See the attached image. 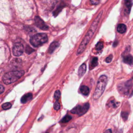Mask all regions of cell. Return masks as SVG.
Segmentation results:
<instances>
[{
  "mask_svg": "<svg viewBox=\"0 0 133 133\" xmlns=\"http://www.w3.org/2000/svg\"><path fill=\"white\" fill-rule=\"evenodd\" d=\"M102 13H103V11L102 10L98 15L97 17L95 18V19L92 23L89 30L88 31L86 34L85 35L84 38H83L82 42H81V43L77 49V55H79V54H82L85 49L87 45L90 42V39H91L92 37L93 36L94 33L96 32V30L98 27V25L99 24L100 21V19L101 18Z\"/></svg>",
  "mask_w": 133,
  "mask_h": 133,
  "instance_id": "6da1fadb",
  "label": "cell"
},
{
  "mask_svg": "<svg viewBox=\"0 0 133 133\" xmlns=\"http://www.w3.org/2000/svg\"><path fill=\"white\" fill-rule=\"evenodd\" d=\"M24 73V72L22 70L9 72L4 75L2 80L4 84L7 85L10 84L19 79L23 75Z\"/></svg>",
  "mask_w": 133,
  "mask_h": 133,
  "instance_id": "7a4b0ae2",
  "label": "cell"
},
{
  "mask_svg": "<svg viewBox=\"0 0 133 133\" xmlns=\"http://www.w3.org/2000/svg\"><path fill=\"white\" fill-rule=\"evenodd\" d=\"M107 82L108 78L105 75H103L99 77L93 96L94 99L95 100H97L101 97L105 89Z\"/></svg>",
  "mask_w": 133,
  "mask_h": 133,
  "instance_id": "3957f363",
  "label": "cell"
},
{
  "mask_svg": "<svg viewBox=\"0 0 133 133\" xmlns=\"http://www.w3.org/2000/svg\"><path fill=\"white\" fill-rule=\"evenodd\" d=\"M47 41L48 38L46 34L37 33L32 36L30 39V43L33 46L37 47L47 42Z\"/></svg>",
  "mask_w": 133,
  "mask_h": 133,
  "instance_id": "277c9868",
  "label": "cell"
},
{
  "mask_svg": "<svg viewBox=\"0 0 133 133\" xmlns=\"http://www.w3.org/2000/svg\"><path fill=\"white\" fill-rule=\"evenodd\" d=\"M89 104L88 103H86L83 105H77L71 111V113L73 114H77L79 116H81L84 114L89 109Z\"/></svg>",
  "mask_w": 133,
  "mask_h": 133,
  "instance_id": "5b68a950",
  "label": "cell"
},
{
  "mask_svg": "<svg viewBox=\"0 0 133 133\" xmlns=\"http://www.w3.org/2000/svg\"><path fill=\"white\" fill-rule=\"evenodd\" d=\"M23 51V46L21 44L16 43L14 45L12 48L13 54L16 56L21 55Z\"/></svg>",
  "mask_w": 133,
  "mask_h": 133,
  "instance_id": "8992f818",
  "label": "cell"
},
{
  "mask_svg": "<svg viewBox=\"0 0 133 133\" xmlns=\"http://www.w3.org/2000/svg\"><path fill=\"white\" fill-rule=\"evenodd\" d=\"M35 25L39 29L43 30H47L48 29V26L44 23L43 20L38 16H36L34 19Z\"/></svg>",
  "mask_w": 133,
  "mask_h": 133,
  "instance_id": "52a82bcc",
  "label": "cell"
},
{
  "mask_svg": "<svg viewBox=\"0 0 133 133\" xmlns=\"http://www.w3.org/2000/svg\"><path fill=\"white\" fill-rule=\"evenodd\" d=\"M132 5V0H125V12L128 14L130 12Z\"/></svg>",
  "mask_w": 133,
  "mask_h": 133,
  "instance_id": "ba28073f",
  "label": "cell"
},
{
  "mask_svg": "<svg viewBox=\"0 0 133 133\" xmlns=\"http://www.w3.org/2000/svg\"><path fill=\"white\" fill-rule=\"evenodd\" d=\"M32 98V93H28L23 96L21 98V102L22 103H25L28 101L31 100Z\"/></svg>",
  "mask_w": 133,
  "mask_h": 133,
  "instance_id": "9c48e42d",
  "label": "cell"
},
{
  "mask_svg": "<svg viewBox=\"0 0 133 133\" xmlns=\"http://www.w3.org/2000/svg\"><path fill=\"white\" fill-rule=\"evenodd\" d=\"M86 65L85 63H83V64H82L78 69V76L79 77H82L86 72Z\"/></svg>",
  "mask_w": 133,
  "mask_h": 133,
  "instance_id": "30bf717a",
  "label": "cell"
},
{
  "mask_svg": "<svg viewBox=\"0 0 133 133\" xmlns=\"http://www.w3.org/2000/svg\"><path fill=\"white\" fill-rule=\"evenodd\" d=\"M59 44L58 42H56V41L52 42V43L50 44V46H49V49H48V52L50 53V54L52 53V52L55 50V49H56L57 47L59 46Z\"/></svg>",
  "mask_w": 133,
  "mask_h": 133,
  "instance_id": "8fae6325",
  "label": "cell"
},
{
  "mask_svg": "<svg viewBox=\"0 0 133 133\" xmlns=\"http://www.w3.org/2000/svg\"><path fill=\"white\" fill-rule=\"evenodd\" d=\"M123 61L125 63L127 64L130 65L133 64V58L130 55H128L125 56L123 58Z\"/></svg>",
  "mask_w": 133,
  "mask_h": 133,
  "instance_id": "7c38bea8",
  "label": "cell"
},
{
  "mask_svg": "<svg viewBox=\"0 0 133 133\" xmlns=\"http://www.w3.org/2000/svg\"><path fill=\"white\" fill-rule=\"evenodd\" d=\"M80 91L83 95L87 96L88 95L89 92V89L87 86L83 85L80 88Z\"/></svg>",
  "mask_w": 133,
  "mask_h": 133,
  "instance_id": "4fadbf2b",
  "label": "cell"
},
{
  "mask_svg": "<svg viewBox=\"0 0 133 133\" xmlns=\"http://www.w3.org/2000/svg\"><path fill=\"white\" fill-rule=\"evenodd\" d=\"M117 30L120 33H124L126 31V26L124 24H120L117 26Z\"/></svg>",
  "mask_w": 133,
  "mask_h": 133,
  "instance_id": "5bb4252c",
  "label": "cell"
},
{
  "mask_svg": "<svg viewBox=\"0 0 133 133\" xmlns=\"http://www.w3.org/2000/svg\"><path fill=\"white\" fill-rule=\"evenodd\" d=\"M119 105V102L115 101L114 100H112L108 103V105L109 107H111L113 108H116Z\"/></svg>",
  "mask_w": 133,
  "mask_h": 133,
  "instance_id": "9a60e30c",
  "label": "cell"
},
{
  "mask_svg": "<svg viewBox=\"0 0 133 133\" xmlns=\"http://www.w3.org/2000/svg\"><path fill=\"white\" fill-rule=\"evenodd\" d=\"M71 119H72L71 116L69 115H65V116L61 119V123H67V122H68L69 121H70Z\"/></svg>",
  "mask_w": 133,
  "mask_h": 133,
  "instance_id": "2e32d148",
  "label": "cell"
},
{
  "mask_svg": "<svg viewBox=\"0 0 133 133\" xmlns=\"http://www.w3.org/2000/svg\"><path fill=\"white\" fill-rule=\"evenodd\" d=\"M2 107L4 110H8L11 107V104L9 102H6L3 104Z\"/></svg>",
  "mask_w": 133,
  "mask_h": 133,
  "instance_id": "e0dca14e",
  "label": "cell"
},
{
  "mask_svg": "<svg viewBox=\"0 0 133 133\" xmlns=\"http://www.w3.org/2000/svg\"><path fill=\"white\" fill-rule=\"evenodd\" d=\"M103 47V44L102 42H98L97 45H96V49L98 51L102 49Z\"/></svg>",
  "mask_w": 133,
  "mask_h": 133,
  "instance_id": "ac0fdd59",
  "label": "cell"
},
{
  "mask_svg": "<svg viewBox=\"0 0 133 133\" xmlns=\"http://www.w3.org/2000/svg\"><path fill=\"white\" fill-rule=\"evenodd\" d=\"M98 64V58L97 57H94L91 61V66L92 67H95Z\"/></svg>",
  "mask_w": 133,
  "mask_h": 133,
  "instance_id": "d6986e66",
  "label": "cell"
},
{
  "mask_svg": "<svg viewBox=\"0 0 133 133\" xmlns=\"http://www.w3.org/2000/svg\"><path fill=\"white\" fill-rule=\"evenodd\" d=\"M60 95H61V92L59 90H57L55 91V94H54V98H55V99L56 100H59V99L60 97Z\"/></svg>",
  "mask_w": 133,
  "mask_h": 133,
  "instance_id": "ffe728a7",
  "label": "cell"
},
{
  "mask_svg": "<svg viewBox=\"0 0 133 133\" xmlns=\"http://www.w3.org/2000/svg\"><path fill=\"white\" fill-rule=\"evenodd\" d=\"M63 7H64V5H60V6H59L57 8V9H56V10H55V11L54 13L55 16H57V15L59 13V12L61 11V10L62 9V8Z\"/></svg>",
  "mask_w": 133,
  "mask_h": 133,
  "instance_id": "44dd1931",
  "label": "cell"
},
{
  "mask_svg": "<svg viewBox=\"0 0 133 133\" xmlns=\"http://www.w3.org/2000/svg\"><path fill=\"white\" fill-rule=\"evenodd\" d=\"M54 108L55 110L58 111L60 109V105L59 104V103L58 101H56L54 104Z\"/></svg>",
  "mask_w": 133,
  "mask_h": 133,
  "instance_id": "7402d4cb",
  "label": "cell"
},
{
  "mask_svg": "<svg viewBox=\"0 0 133 133\" xmlns=\"http://www.w3.org/2000/svg\"><path fill=\"white\" fill-rule=\"evenodd\" d=\"M121 115H122L123 118L124 120H126V119H127V117H128V113L126 112H122V114H121Z\"/></svg>",
  "mask_w": 133,
  "mask_h": 133,
  "instance_id": "603a6c76",
  "label": "cell"
},
{
  "mask_svg": "<svg viewBox=\"0 0 133 133\" xmlns=\"http://www.w3.org/2000/svg\"><path fill=\"white\" fill-rule=\"evenodd\" d=\"M34 51V50H33V49H32L30 47H29V46H26V49H25V51H26V52L27 54H30V53L32 52V51Z\"/></svg>",
  "mask_w": 133,
  "mask_h": 133,
  "instance_id": "cb8c5ba5",
  "label": "cell"
},
{
  "mask_svg": "<svg viewBox=\"0 0 133 133\" xmlns=\"http://www.w3.org/2000/svg\"><path fill=\"white\" fill-rule=\"evenodd\" d=\"M112 58H113V56L112 55H109L105 59V61L107 63H110L111 62L112 60Z\"/></svg>",
  "mask_w": 133,
  "mask_h": 133,
  "instance_id": "d4e9b609",
  "label": "cell"
},
{
  "mask_svg": "<svg viewBox=\"0 0 133 133\" xmlns=\"http://www.w3.org/2000/svg\"><path fill=\"white\" fill-rule=\"evenodd\" d=\"M90 2L93 5H97L99 3L100 0H90Z\"/></svg>",
  "mask_w": 133,
  "mask_h": 133,
  "instance_id": "484cf974",
  "label": "cell"
},
{
  "mask_svg": "<svg viewBox=\"0 0 133 133\" xmlns=\"http://www.w3.org/2000/svg\"><path fill=\"white\" fill-rule=\"evenodd\" d=\"M4 91V87L3 85H0V95L2 94Z\"/></svg>",
  "mask_w": 133,
  "mask_h": 133,
  "instance_id": "4316f807",
  "label": "cell"
},
{
  "mask_svg": "<svg viewBox=\"0 0 133 133\" xmlns=\"http://www.w3.org/2000/svg\"><path fill=\"white\" fill-rule=\"evenodd\" d=\"M104 133H112V131H111V129H108Z\"/></svg>",
  "mask_w": 133,
  "mask_h": 133,
  "instance_id": "83f0119b",
  "label": "cell"
}]
</instances>
